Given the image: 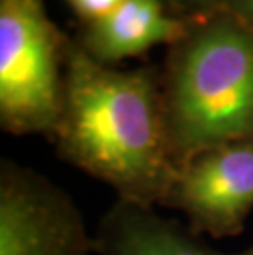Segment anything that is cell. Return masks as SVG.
I'll list each match as a JSON object with an SVG mask.
<instances>
[{
  "instance_id": "8992f818",
  "label": "cell",
  "mask_w": 253,
  "mask_h": 255,
  "mask_svg": "<svg viewBox=\"0 0 253 255\" xmlns=\"http://www.w3.org/2000/svg\"><path fill=\"white\" fill-rule=\"evenodd\" d=\"M191 23L192 20L171 13L161 0H125L110 15L85 25L79 45L94 59L110 66L143 55L156 45H174Z\"/></svg>"
},
{
  "instance_id": "52a82bcc",
  "label": "cell",
  "mask_w": 253,
  "mask_h": 255,
  "mask_svg": "<svg viewBox=\"0 0 253 255\" xmlns=\"http://www.w3.org/2000/svg\"><path fill=\"white\" fill-rule=\"evenodd\" d=\"M94 249L99 255H225L204 244L191 227L161 218L153 206L123 199L102 216Z\"/></svg>"
},
{
  "instance_id": "30bf717a",
  "label": "cell",
  "mask_w": 253,
  "mask_h": 255,
  "mask_svg": "<svg viewBox=\"0 0 253 255\" xmlns=\"http://www.w3.org/2000/svg\"><path fill=\"white\" fill-rule=\"evenodd\" d=\"M222 10L253 30V0H224Z\"/></svg>"
},
{
  "instance_id": "6da1fadb",
  "label": "cell",
  "mask_w": 253,
  "mask_h": 255,
  "mask_svg": "<svg viewBox=\"0 0 253 255\" xmlns=\"http://www.w3.org/2000/svg\"><path fill=\"white\" fill-rule=\"evenodd\" d=\"M51 140L59 158L115 189L118 199L161 204L177 165L153 68L118 71L68 41L63 106Z\"/></svg>"
},
{
  "instance_id": "7a4b0ae2",
  "label": "cell",
  "mask_w": 253,
  "mask_h": 255,
  "mask_svg": "<svg viewBox=\"0 0 253 255\" xmlns=\"http://www.w3.org/2000/svg\"><path fill=\"white\" fill-rule=\"evenodd\" d=\"M177 168L214 146L253 140V30L225 10L192 20L161 78Z\"/></svg>"
},
{
  "instance_id": "ba28073f",
  "label": "cell",
  "mask_w": 253,
  "mask_h": 255,
  "mask_svg": "<svg viewBox=\"0 0 253 255\" xmlns=\"http://www.w3.org/2000/svg\"><path fill=\"white\" fill-rule=\"evenodd\" d=\"M171 13L184 20H197L222 10L224 0H161Z\"/></svg>"
},
{
  "instance_id": "9c48e42d",
  "label": "cell",
  "mask_w": 253,
  "mask_h": 255,
  "mask_svg": "<svg viewBox=\"0 0 253 255\" xmlns=\"http://www.w3.org/2000/svg\"><path fill=\"white\" fill-rule=\"evenodd\" d=\"M125 0H66V3L74 10L78 17L85 21V25L94 23L110 15Z\"/></svg>"
},
{
  "instance_id": "277c9868",
  "label": "cell",
  "mask_w": 253,
  "mask_h": 255,
  "mask_svg": "<svg viewBox=\"0 0 253 255\" xmlns=\"http://www.w3.org/2000/svg\"><path fill=\"white\" fill-rule=\"evenodd\" d=\"M76 203L46 176L0 163V255H94Z\"/></svg>"
},
{
  "instance_id": "8fae6325",
  "label": "cell",
  "mask_w": 253,
  "mask_h": 255,
  "mask_svg": "<svg viewBox=\"0 0 253 255\" xmlns=\"http://www.w3.org/2000/svg\"><path fill=\"white\" fill-rule=\"evenodd\" d=\"M235 255H253V246H252V247H249V249H247V251L240 252V254H235Z\"/></svg>"
},
{
  "instance_id": "5b68a950",
  "label": "cell",
  "mask_w": 253,
  "mask_h": 255,
  "mask_svg": "<svg viewBox=\"0 0 253 255\" xmlns=\"http://www.w3.org/2000/svg\"><path fill=\"white\" fill-rule=\"evenodd\" d=\"M163 206L181 211L196 234L230 237L253 209V140L224 143L177 168Z\"/></svg>"
},
{
  "instance_id": "3957f363",
  "label": "cell",
  "mask_w": 253,
  "mask_h": 255,
  "mask_svg": "<svg viewBox=\"0 0 253 255\" xmlns=\"http://www.w3.org/2000/svg\"><path fill=\"white\" fill-rule=\"evenodd\" d=\"M66 45L43 0H0V124L5 132L53 135L63 106Z\"/></svg>"
}]
</instances>
